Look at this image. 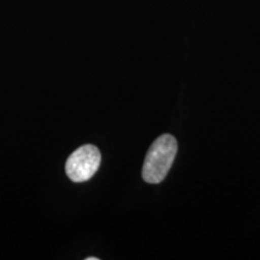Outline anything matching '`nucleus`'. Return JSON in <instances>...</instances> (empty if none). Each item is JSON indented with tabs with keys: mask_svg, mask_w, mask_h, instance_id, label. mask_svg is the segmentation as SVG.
Returning <instances> with one entry per match:
<instances>
[{
	"mask_svg": "<svg viewBox=\"0 0 260 260\" xmlns=\"http://www.w3.org/2000/svg\"><path fill=\"white\" fill-rule=\"evenodd\" d=\"M177 153V141L170 134H164L154 140L146 154L142 178L147 183L157 184L167 177Z\"/></svg>",
	"mask_w": 260,
	"mask_h": 260,
	"instance_id": "f257e3e1",
	"label": "nucleus"
},
{
	"mask_svg": "<svg viewBox=\"0 0 260 260\" xmlns=\"http://www.w3.org/2000/svg\"><path fill=\"white\" fill-rule=\"evenodd\" d=\"M102 162V154L93 145H84L74 151L65 164V172L73 182L88 181L92 178Z\"/></svg>",
	"mask_w": 260,
	"mask_h": 260,
	"instance_id": "f03ea898",
	"label": "nucleus"
},
{
	"mask_svg": "<svg viewBox=\"0 0 260 260\" xmlns=\"http://www.w3.org/2000/svg\"><path fill=\"white\" fill-rule=\"evenodd\" d=\"M87 260H98V258H95V256H90V258H87Z\"/></svg>",
	"mask_w": 260,
	"mask_h": 260,
	"instance_id": "7ed1b4c3",
	"label": "nucleus"
}]
</instances>
